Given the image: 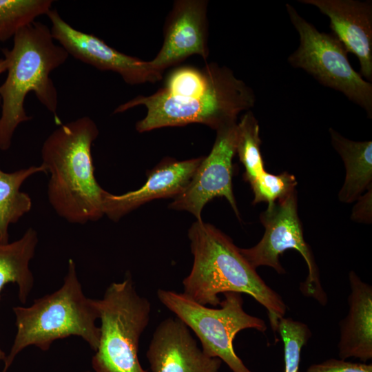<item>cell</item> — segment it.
<instances>
[{"label":"cell","instance_id":"cell-10","mask_svg":"<svg viewBox=\"0 0 372 372\" xmlns=\"http://www.w3.org/2000/svg\"><path fill=\"white\" fill-rule=\"evenodd\" d=\"M237 122L222 126L209 154L203 157L189 183L174 198L169 208L192 214L202 220L204 206L216 197L225 198L240 219L232 189L233 158L236 154Z\"/></svg>","mask_w":372,"mask_h":372},{"label":"cell","instance_id":"cell-11","mask_svg":"<svg viewBox=\"0 0 372 372\" xmlns=\"http://www.w3.org/2000/svg\"><path fill=\"white\" fill-rule=\"evenodd\" d=\"M52 38L75 59L102 71L114 72L129 85L154 83L163 74L149 61L127 55L109 46L96 36L78 30L64 21L56 9L46 14Z\"/></svg>","mask_w":372,"mask_h":372},{"label":"cell","instance_id":"cell-26","mask_svg":"<svg viewBox=\"0 0 372 372\" xmlns=\"http://www.w3.org/2000/svg\"><path fill=\"white\" fill-rule=\"evenodd\" d=\"M8 62L5 58L0 59V74L7 70Z\"/></svg>","mask_w":372,"mask_h":372},{"label":"cell","instance_id":"cell-21","mask_svg":"<svg viewBox=\"0 0 372 372\" xmlns=\"http://www.w3.org/2000/svg\"><path fill=\"white\" fill-rule=\"evenodd\" d=\"M52 0H0V41L14 37L24 26L52 9Z\"/></svg>","mask_w":372,"mask_h":372},{"label":"cell","instance_id":"cell-8","mask_svg":"<svg viewBox=\"0 0 372 372\" xmlns=\"http://www.w3.org/2000/svg\"><path fill=\"white\" fill-rule=\"evenodd\" d=\"M285 6L300 37L298 48L288 57L289 63L306 71L322 85L342 93L372 118V83L353 69L343 45L332 33L318 30L293 6Z\"/></svg>","mask_w":372,"mask_h":372},{"label":"cell","instance_id":"cell-17","mask_svg":"<svg viewBox=\"0 0 372 372\" xmlns=\"http://www.w3.org/2000/svg\"><path fill=\"white\" fill-rule=\"evenodd\" d=\"M333 147L344 162L346 175L338 194L340 202L351 203L372 187V141H355L330 127Z\"/></svg>","mask_w":372,"mask_h":372},{"label":"cell","instance_id":"cell-1","mask_svg":"<svg viewBox=\"0 0 372 372\" xmlns=\"http://www.w3.org/2000/svg\"><path fill=\"white\" fill-rule=\"evenodd\" d=\"M256 103L254 90L233 71L216 63L203 68L181 66L173 70L164 85L149 96H138L118 106L114 114L138 105L146 116L136 124L138 132L164 127L200 123L216 131L236 122L238 114Z\"/></svg>","mask_w":372,"mask_h":372},{"label":"cell","instance_id":"cell-24","mask_svg":"<svg viewBox=\"0 0 372 372\" xmlns=\"http://www.w3.org/2000/svg\"><path fill=\"white\" fill-rule=\"evenodd\" d=\"M304 372H372V364L357 363L331 358L310 365Z\"/></svg>","mask_w":372,"mask_h":372},{"label":"cell","instance_id":"cell-6","mask_svg":"<svg viewBox=\"0 0 372 372\" xmlns=\"http://www.w3.org/2000/svg\"><path fill=\"white\" fill-rule=\"evenodd\" d=\"M101 320L100 337L92 366L95 372H147L138 360L140 338L147 327L151 304L136 291L132 280L110 284L94 300Z\"/></svg>","mask_w":372,"mask_h":372},{"label":"cell","instance_id":"cell-9","mask_svg":"<svg viewBox=\"0 0 372 372\" xmlns=\"http://www.w3.org/2000/svg\"><path fill=\"white\" fill-rule=\"evenodd\" d=\"M260 220L265 227L263 236L255 246L240 248L242 256L254 269L267 266L278 274H284L286 271L280 262V256L288 249L297 250L308 267L307 277L300 285L301 292L325 305L327 294L311 249L304 240L298 216L297 191L295 189L285 198L268 205L260 214Z\"/></svg>","mask_w":372,"mask_h":372},{"label":"cell","instance_id":"cell-7","mask_svg":"<svg viewBox=\"0 0 372 372\" xmlns=\"http://www.w3.org/2000/svg\"><path fill=\"white\" fill-rule=\"evenodd\" d=\"M223 294L225 298L220 300V307L216 309L202 305L183 293L157 291L160 302L194 331L207 355L220 359L232 372H252L236 353L233 341L242 330L265 332L267 327L263 320L245 311L241 293Z\"/></svg>","mask_w":372,"mask_h":372},{"label":"cell","instance_id":"cell-19","mask_svg":"<svg viewBox=\"0 0 372 372\" xmlns=\"http://www.w3.org/2000/svg\"><path fill=\"white\" fill-rule=\"evenodd\" d=\"M39 172L47 174L44 166H31L14 172H5L0 169V242H9L8 229L17 223L32 205L30 196L21 191L22 184L30 176Z\"/></svg>","mask_w":372,"mask_h":372},{"label":"cell","instance_id":"cell-22","mask_svg":"<svg viewBox=\"0 0 372 372\" xmlns=\"http://www.w3.org/2000/svg\"><path fill=\"white\" fill-rule=\"evenodd\" d=\"M284 344V372H298L302 347L311 336V331L304 322L290 318H282L278 324Z\"/></svg>","mask_w":372,"mask_h":372},{"label":"cell","instance_id":"cell-14","mask_svg":"<svg viewBox=\"0 0 372 372\" xmlns=\"http://www.w3.org/2000/svg\"><path fill=\"white\" fill-rule=\"evenodd\" d=\"M317 8L330 21L332 34L358 58L362 76L372 81V2L358 0H300Z\"/></svg>","mask_w":372,"mask_h":372},{"label":"cell","instance_id":"cell-12","mask_svg":"<svg viewBox=\"0 0 372 372\" xmlns=\"http://www.w3.org/2000/svg\"><path fill=\"white\" fill-rule=\"evenodd\" d=\"M206 0H177L163 28V43L151 65L163 73L191 55L206 60L209 56L208 21Z\"/></svg>","mask_w":372,"mask_h":372},{"label":"cell","instance_id":"cell-27","mask_svg":"<svg viewBox=\"0 0 372 372\" xmlns=\"http://www.w3.org/2000/svg\"><path fill=\"white\" fill-rule=\"evenodd\" d=\"M6 355L5 353L0 349V362L1 360L4 361L5 359H6Z\"/></svg>","mask_w":372,"mask_h":372},{"label":"cell","instance_id":"cell-13","mask_svg":"<svg viewBox=\"0 0 372 372\" xmlns=\"http://www.w3.org/2000/svg\"><path fill=\"white\" fill-rule=\"evenodd\" d=\"M152 372H218L222 360L200 349L188 327L167 318L156 327L146 352Z\"/></svg>","mask_w":372,"mask_h":372},{"label":"cell","instance_id":"cell-2","mask_svg":"<svg viewBox=\"0 0 372 372\" xmlns=\"http://www.w3.org/2000/svg\"><path fill=\"white\" fill-rule=\"evenodd\" d=\"M194 256L189 275L183 280V293L202 305H219L218 294L246 293L268 312L272 330L277 332L287 306L245 259L232 240L214 225L194 222L188 231Z\"/></svg>","mask_w":372,"mask_h":372},{"label":"cell","instance_id":"cell-18","mask_svg":"<svg viewBox=\"0 0 372 372\" xmlns=\"http://www.w3.org/2000/svg\"><path fill=\"white\" fill-rule=\"evenodd\" d=\"M37 243V233L32 227L14 242H0V294L6 285L16 283L19 299L21 303L26 302L34 284L29 264Z\"/></svg>","mask_w":372,"mask_h":372},{"label":"cell","instance_id":"cell-28","mask_svg":"<svg viewBox=\"0 0 372 372\" xmlns=\"http://www.w3.org/2000/svg\"><path fill=\"white\" fill-rule=\"evenodd\" d=\"M83 372H90V371H83Z\"/></svg>","mask_w":372,"mask_h":372},{"label":"cell","instance_id":"cell-23","mask_svg":"<svg viewBox=\"0 0 372 372\" xmlns=\"http://www.w3.org/2000/svg\"><path fill=\"white\" fill-rule=\"evenodd\" d=\"M297 184L295 176L287 172L273 174L265 171L250 183L254 196L253 204L273 203L295 190Z\"/></svg>","mask_w":372,"mask_h":372},{"label":"cell","instance_id":"cell-15","mask_svg":"<svg viewBox=\"0 0 372 372\" xmlns=\"http://www.w3.org/2000/svg\"><path fill=\"white\" fill-rule=\"evenodd\" d=\"M203 157L178 161L163 159L147 174L145 183L138 189L121 195L106 191L103 198V213L113 221L141 205L154 199L175 198L189 183Z\"/></svg>","mask_w":372,"mask_h":372},{"label":"cell","instance_id":"cell-20","mask_svg":"<svg viewBox=\"0 0 372 372\" xmlns=\"http://www.w3.org/2000/svg\"><path fill=\"white\" fill-rule=\"evenodd\" d=\"M260 145L258 121L248 110L237 123L236 153L245 167L244 180L249 184L266 171Z\"/></svg>","mask_w":372,"mask_h":372},{"label":"cell","instance_id":"cell-5","mask_svg":"<svg viewBox=\"0 0 372 372\" xmlns=\"http://www.w3.org/2000/svg\"><path fill=\"white\" fill-rule=\"evenodd\" d=\"M16 317L17 333L1 372H7L16 355L30 345L48 351L53 342L75 335L82 338L96 351L100 329L94 300L82 290L72 259L61 287L51 294L35 299L28 307L12 308Z\"/></svg>","mask_w":372,"mask_h":372},{"label":"cell","instance_id":"cell-16","mask_svg":"<svg viewBox=\"0 0 372 372\" xmlns=\"http://www.w3.org/2000/svg\"><path fill=\"white\" fill-rule=\"evenodd\" d=\"M349 309L339 324L338 355L341 360L355 358L366 362L372 359V287L354 271L349 272Z\"/></svg>","mask_w":372,"mask_h":372},{"label":"cell","instance_id":"cell-4","mask_svg":"<svg viewBox=\"0 0 372 372\" xmlns=\"http://www.w3.org/2000/svg\"><path fill=\"white\" fill-rule=\"evenodd\" d=\"M13 39L12 49L2 50L8 62V75L0 85V149L3 151L10 148L18 125L32 119L24 108L30 92L52 114L56 125L62 124L57 114L58 92L50 74L69 56L54 43L50 28L39 21L21 28Z\"/></svg>","mask_w":372,"mask_h":372},{"label":"cell","instance_id":"cell-25","mask_svg":"<svg viewBox=\"0 0 372 372\" xmlns=\"http://www.w3.org/2000/svg\"><path fill=\"white\" fill-rule=\"evenodd\" d=\"M372 187L361 195L354 205L351 216V220L362 223H371L372 220Z\"/></svg>","mask_w":372,"mask_h":372},{"label":"cell","instance_id":"cell-3","mask_svg":"<svg viewBox=\"0 0 372 372\" xmlns=\"http://www.w3.org/2000/svg\"><path fill=\"white\" fill-rule=\"evenodd\" d=\"M99 135L95 122L88 116L61 124L41 147L42 165L50 174L48 198L61 218L84 225L104 216L106 192L94 176L92 145Z\"/></svg>","mask_w":372,"mask_h":372}]
</instances>
